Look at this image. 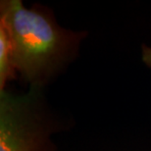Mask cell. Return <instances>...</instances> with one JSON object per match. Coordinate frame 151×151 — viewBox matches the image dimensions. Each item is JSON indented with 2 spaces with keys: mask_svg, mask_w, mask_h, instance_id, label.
I'll return each instance as SVG.
<instances>
[{
  "mask_svg": "<svg viewBox=\"0 0 151 151\" xmlns=\"http://www.w3.org/2000/svg\"><path fill=\"white\" fill-rule=\"evenodd\" d=\"M68 125L49 104L45 89L0 91V151H57L52 137Z\"/></svg>",
  "mask_w": 151,
  "mask_h": 151,
  "instance_id": "obj_2",
  "label": "cell"
},
{
  "mask_svg": "<svg viewBox=\"0 0 151 151\" xmlns=\"http://www.w3.org/2000/svg\"><path fill=\"white\" fill-rule=\"evenodd\" d=\"M17 78L10 38L5 29L0 27V91L6 89V84L9 81Z\"/></svg>",
  "mask_w": 151,
  "mask_h": 151,
  "instance_id": "obj_3",
  "label": "cell"
},
{
  "mask_svg": "<svg viewBox=\"0 0 151 151\" xmlns=\"http://www.w3.org/2000/svg\"><path fill=\"white\" fill-rule=\"evenodd\" d=\"M0 27L13 49L14 67L29 88L46 89L77 60L86 31L66 29L49 7L22 0L0 1Z\"/></svg>",
  "mask_w": 151,
  "mask_h": 151,
  "instance_id": "obj_1",
  "label": "cell"
}]
</instances>
